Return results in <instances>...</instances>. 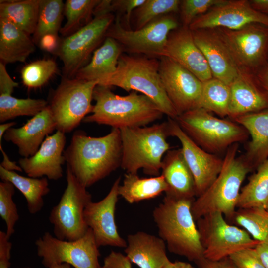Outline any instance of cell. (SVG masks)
I'll return each instance as SVG.
<instances>
[{
	"label": "cell",
	"instance_id": "f35d334b",
	"mask_svg": "<svg viewBox=\"0 0 268 268\" xmlns=\"http://www.w3.org/2000/svg\"><path fill=\"white\" fill-rule=\"evenodd\" d=\"M57 66L52 59H42L31 62L21 70L23 84L29 89L43 86L57 72Z\"/></svg>",
	"mask_w": 268,
	"mask_h": 268
},
{
	"label": "cell",
	"instance_id": "1f68e13d",
	"mask_svg": "<svg viewBox=\"0 0 268 268\" xmlns=\"http://www.w3.org/2000/svg\"><path fill=\"white\" fill-rule=\"evenodd\" d=\"M257 168L256 172L248 178L247 184L241 188L237 208H267L268 204V158Z\"/></svg>",
	"mask_w": 268,
	"mask_h": 268
},
{
	"label": "cell",
	"instance_id": "836d02e7",
	"mask_svg": "<svg viewBox=\"0 0 268 268\" xmlns=\"http://www.w3.org/2000/svg\"><path fill=\"white\" fill-rule=\"evenodd\" d=\"M65 4L62 0H41L38 21L32 39L36 44L46 35L58 36Z\"/></svg>",
	"mask_w": 268,
	"mask_h": 268
},
{
	"label": "cell",
	"instance_id": "d6a6232c",
	"mask_svg": "<svg viewBox=\"0 0 268 268\" xmlns=\"http://www.w3.org/2000/svg\"><path fill=\"white\" fill-rule=\"evenodd\" d=\"M230 99V85L214 77L202 82L200 108L224 118L228 116Z\"/></svg>",
	"mask_w": 268,
	"mask_h": 268
},
{
	"label": "cell",
	"instance_id": "c3c4849f",
	"mask_svg": "<svg viewBox=\"0 0 268 268\" xmlns=\"http://www.w3.org/2000/svg\"><path fill=\"white\" fill-rule=\"evenodd\" d=\"M195 264L199 268H238L230 257L216 261L204 257Z\"/></svg>",
	"mask_w": 268,
	"mask_h": 268
},
{
	"label": "cell",
	"instance_id": "6da1fadb",
	"mask_svg": "<svg viewBox=\"0 0 268 268\" xmlns=\"http://www.w3.org/2000/svg\"><path fill=\"white\" fill-rule=\"evenodd\" d=\"M64 155L68 167L79 182L88 188L121 167L120 131L112 128L106 135L88 136L75 131Z\"/></svg>",
	"mask_w": 268,
	"mask_h": 268
},
{
	"label": "cell",
	"instance_id": "9c48e42d",
	"mask_svg": "<svg viewBox=\"0 0 268 268\" xmlns=\"http://www.w3.org/2000/svg\"><path fill=\"white\" fill-rule=\"evenodd\" d=\"M66 180L67 187L58 203L52 209L49 220L53 225L54 236L73 241L83 236L89 228L84 211L92 201V196L67 166Z\"/></svg>",
	"mask_w": 268,
	"mask_h": 268
},
{
	"label": "cell",
	"instance_id": "83f0119b",
	"mask_svg": "<svg viewBox=\"0 0 268 268\" xmlns=\"http://www.w3.org/2000/svg\"><path fill=\"white\" fill-rule=\"evenodd\" d=\"M29 35L9 21L0 18V60L4 64L24 62L35 50Z\"/></svg>",
	"mask_w": 268,
	"mask_h": 268
},
{
	"label": "cell",
	"instance_id": "2e32d148",
	"mask_svg": "<svg viewBox=\"0 0 268 268\" xmlns=\"http://www.w3.org/2000/svg\"><path fill=\"white\" fill-rule=\"evenodd\" d=\"M170 135L176 137L181 144V150L193 175L196 197L202 194L220 173L223 159L210 153L196 143L180 128L175 120L168 118Z\"/></svg>",
	"mask_w": 268,
	"mask_h": 268
},
{
	"label": "cell",
	"instance_id": "d6986e66",
	"mask_svg": "<svg viewBox=\"0 0 268 268\" xmlns=\"http://www.w3.org/2000/svg\"><path fill=\"white\" fill-rule=\"evenodd\" d=\"M161 57L178 63L202 82L213 78L207 61L196 44L189 27L182 26L169 33Z\"/></svg>",
	"mask_w": 268,
	"mask_h": 268
},
{
	"label": "cell",
	"instance_id": "f907efd6",
	"mask_svg": "<svg viewBox=\"0 0 268 268\" xmlns=\"http://www.w3.org/2000/svg\"><path fill=\"white\" fill-rule=\"evenodd\" d=\"M254 248L262 264L268 268V236L259 242Z\"/></svg>",
	"mask_w": 268,
	"mask_h": 268
},
{
	"label": "cell",
	"instance_id": "816d5d0a",
	"mask_svg": "<svg viewBox=\"0 0 268 268\" xmlns=\"http://www.w3.org/2000/svg\"><path fill=\"white\" fill-rule=\"evenodd\" d=\"M255 78L268 96V63H266L256 71Z\"/></svg>",
	"mask_w": 268,
	"mask_h": 268
},
{
	"label": "cell",
	"instance_id": "f5cc1de1",
	"mask_svg": "<svg viewBox=\"0 0 268 268\" xmlns=\"http://www.w3.org/2000/svg\"><path fill=\"white\" fill-rule=\"evenodd\" d=\"M249 2L254 9L268 16V0H252Z\"/></svg>",
	"mask_w": 268,
	"mask_h": 268
},
{
	"label": "cell",
	"instance_id": "9f6ffc18",
	"mask_svg": "<svg viewBox=\"0 0 268 268\" xmlns=\"http://www.w3.org/2000/svg\"><path fill=\"white\" fill-rule=\"evenodd\" d=\"M266 209L268 211V204Z\"/></svg>",
	"mask_w": 268,
	"mask_h": 268
},
{
	"label": "cell",
	"instance_id": "4fadbf2b",
	"mask_svg": "<svg viewBox=\"0 0 268 268\" xmlns=\"http://www.w3.org/2000/svg\"><path fill=\"white\" fill-rule=\"evenodd\" d=\"M112 13L94 17L85 26L60 41L55 53L64 64V77L74 78L100 44L115 21Z\"/></svg>",
	"mask_w": 268,
	"mask_h": 268
},
{
	"label": "cell",
	"instance_id": "8d00e7d4",
	"mask_svg": "<svg viewBox=\"0 0 268 268\" xmlns=\"http://www.w3.org/2000/svg\"><path fill=\"white\" fill-rule=\"evenodd\" d=\"M48 105L45 100L19 99L11 95H0V122L5 121L20 116H34Z\"/></svg>",
	"mask_w": 268,
	"mask_h": 268
},
{
	"label": "cell",
	"instance_id": "cb8c5ba5",
	"mask_svg": "<svg viewBox=\"0 0 268 268\" xmlns=\"http://www.w3.org/2000/svg\"><path fill=\"white\" fill-rule=\"evenodd\" d=\"M167 246L159 237L144 231L129 234L125 255L140 268H163L169 260Z\"/></svg>",
	"mask_w": 268,
	"mask_h": 268
},
{
	"label": "cell",
	"instance_id": "b9f144b4",
	"mask_svg": "<svg viewBox=\"0 0 268 268\" xmlns=\"http://www.w3.org/2000/svg\"><path fill=\"white\" fill-rule=\"evenodd\" d=\"M229 257L238 268H266L254 248L243 249Z\"/></svg>",
	"mask_w": 268,
	"mask_h": 268
},
{
	"label": "cell",
	"instance_id": "5b68a950",
	"mask_svg": "<svg viewBox=\"0 0 268 268\" xmlns=\"http://www.w3.org/2000/svg\"><path fill=\"white\" fill-rule=\"evenodd\" d=\"M159 68L156 58L122 54L116 71L98 85L140 92L155 102L168 118L175 119L179 115L164 90Z\"/></svg>",
	"mask_w": 268,
	"mask_h": 268
},
{
	"label": "cell",
	"instance_id": "44dd1931",
	"mask_svg": "<svg viewBox=\"0 0 268 268\" xmlns=\"http://www.w3.org/2000/svg\"><path fill=\"white\" fill-rule=\"evenodd\" d=\"M194 41L203 54L213 77L230 85L239 68L216 29L192 31Z\"/></svg>",
	"mask_w": 268,
	"mask_h": 268
},
{
	"label": "cell",
	"instance_id": "ee69618b",
	"mask_svg": "<svg viewBox=\"0 0 268 268\" xmlns=\"http://www.w3.org/2000/svg\"><path fill=\"white\" fill-rule=\"evenodd\" d=\"M102 268H132L128 257L119 252L112 251L104 258Z\"/></svg>",
	"mask_w": 268,
	"mask_h": 268
},
{
	"label": "cell",
	"instance_id": "277c9868",
	"mask_svg": "<svg viewBox=\"0 0 268 268\" xmlns=\"http://www.w3.org/2000/svg\"><path fill=\"white\" fill-rule=\"evenodd\" d=\"M238 147L235 143L227 149L217 177L194 201L192 212L196 221L214 212H220L228 219L237 209L242 184L253 169L243 156L238 157Z\"/></svg>",
	"mask_w": 268,
	"mask_h": 268
},
{
	"label": "cell",
	"instance_id": "4316f807",
	"mask_svg": "<svg viewBox=\"0 0 268 268\" xmlns=\"http://www.w3.org/2000/svg\"><path fill=\"white\" fill-rule=\"evenodd\" d=\"M122 49L115 40L106 37L103 44L94 51L90 62L78 71L75 77L98 81L99 84L116 71Z\"/></svg>",
	"mask_w": 268,
	"mask_h": 268
},
{
	"label": "cell",
	"instance_id": "f1b7e54d",
	"mask_svg": "<svg viewBox=\"0 0 268 268\" xmlns=\"http://www.w3.org/2000/svg\"><path fill=\"white\" fill-rule=\"evenodd\" d=\"M168 185L160 174L150 178H140L137 174L126 173L122 184L119 187V195L130 204L139 202L166 192Z\"/></svg>",
	"mask_w": 268,
	"mask_h": 268
},
{
	"label": "cell",
	"instance_id": "11a10c76",
	"mask_svg": "<svg viewBox=\"0 0 268 268\" xmlns=\"http://www.w3.org/2000/svg\"><path fill=\"white\" fill-rule=\"evenodd\" d=\"M48 268H73V267L68 264L62 263L54 265Z\"/></svg>",
	"mask_w": 268,
	"mask_h": 268
},
{
	"label": "cell",
	"instance_id": "7dc6e473",
	"mask_svg": "<svg viewBox=\"0 0 268 268\" xmlns=\"http://www.w3.org/2000/svg\"><path fill=\"white\" fill-rule=\"evenodd\" d=\"M5 64L0 62V95H11L18 83L12 80L8 74Z\"/></svg>",
	"mask_w": 268,
	"mask_h": 268
},
{
	"label": "cell",
	"instance_id": "ab89813d",
	"mask_svg": "<svg viewBox=\"0 0 268 268\" xmlns=\"http://www.w3.org/2000/svg\"><path fill=\"white\" fill-rule=\"evenodd\" d=\"M15 188L9 182H0V216L5 223V232L9 239L14 233L15 224L19 219L17 206L12 198Z\"/></svg>",
	"mask_w": 268,
	"mask_h": 268
},
{
	"label": "cell",
	"instance_id": "ac0fdd59",
	"mask_svg": "<svg viewBox=\"0 0 268 268\" xmlns=\"http://www.w3.org/2000/svg\"><path fill=\"white\" fill-rule=\"evenodd\" d=\"M252 23L268 27V16L254 9L249 1H224L196 17L189 25L191 31L222 28L236 30Z\"/></svg>",
	"mask_w": 268,
	"mask_h": 268
},
{
	"label": "cell",
	"instance_id": "680465c9",
	"mask_svg": "<svg viewBox=\"0 0 268 268\" xmlns=\"http://www.w3.org/2000/svg\"><path fill=\"white\" fill-rule=\"evenodd\" d=\"M267 59H268V58H267Z\"/></svg>",
	"mask_w": 268,
	"mask_h": 268
},
{
	"label": "cell",
	"instance_id": "681fc988",
	"mask_svg": "<svg viewBox=\"0 0 268 268\" xmlns=\"http://www.w3.org/2000/svg\"><path fill=\"white\" fill-rule=\"evenodd\" d=\"M60 42L58 36L49 35L42 37L38 44L43 49L55 53Z\"/></svg>",
	"mask_w": 268,
	"mask_h": 268
},
{
	"label": "cell",
	"instance_id": "52a82bcc",
	"mask_svg": "<svg viewBox=\"0 0 268 268\" xmlns=\"http://www.w3.org/2000/svg\"><path fill=\"white\" fill-rule=\"evenodd\" d=\"M174 120L196 143L214 154L246 140L249 135L241 125L231 120L216 117L201 108L182 113Z\"/></svg>",
	"mask_w": 268,
	"mask_h": 268
},
{
	"label": "cell",
	"instance_id": "f546056e",
	"mask_svg": "<svg viewBox=\"0 0 268 268\" xmlns=\"http://www.w3.org/2000/svg\"><path fill=\"white\" fill-rule=\"evenodd\" d=\"M0 177L2 181L10 182L21 192L26 200L30 214H35L41 210L44 206L43 197L50 192L47 178L25 177L1 166Z\"/></svg>",
	"mask_w": 268,
	"mask_h": 268
},
{
	"label": "cell",
	"instance_id": "91938a15",
	"mask_svg": "<svg viewBox=\"0 0 268 268\" xmlns=\"http://www.w3.org/2000/svg\"><path fill=\"white\" fill-rule=\"evenodd\" d=\"M100 268H102L101 266V267Z\"/></svg>",
	"mask_w": 268,
	"mask_h": 268
},
{
	"label": "cell",
	"instance_id": "bcb514c9",
	"mask_svg": "<svg viewBox=\"0 0 268 268\" xmlns=\"http://www.w3.org/2000/svg\"><path fill=\"white\" fill-rule=\"evenodd\" d=\"M16 124L15 122H8L2 123L0 125V150L3 155V160L0 166L9 171H17L21 172L23 170L21 167L17 165L16 163L10 160L8 156L4 151L2 146V138L5 132L10 128Z\"/></svg>",
	"mask_w": 268,
	"mask_h": 268
},
{
	"label": "cell",
	"instance_id": "7bdbcfd3",
	"mask_svg": "<svg viewBox=\"0 0 268 268\" xmlns=\"http://www.w3.org/2000/svg\"><path fill=\"white\" fill-rule=\"evenodd\" d=\"M145 0H110L109 13L117 12L123 14L128 25H129L132 13L135 9L142 5Z\"/></svg>",
	"mask_w": 268,
	"mask_h": 268
},
{
	"label": "cell",
	"instance_id": "6f0895ef",
	"mask_svg": "<svg viewBox=\"0 0 268 268\" xmlns=\"http://www.w3.org/2000/svg\"><path fill=\"white\" fill-rule=\"evenodd\" d=\"M29 268V267H24V268Z\"/></svg>",
	"mask_w": 268,
	"mask_h": 268
},
{
	"label": "cell",
	"instance_id": "8992f818",
	"mask_svg": "<svg viewBox=\"0 0 268 268\" xmlns=\"http://www.w3.org/2000/svg\"><path fill=\"white\" fill-rule=\"evenodd\" d=\"M122 141L121 167L127 173L142 169L150 176L159 175L163 157L170 150L168 123L119 129Z\"/></svg>",
	"mask_w": 268,
	"mask_h": 268
},
{
	"label": "cell",
	"instance_id": "60d3db41",
	"mask_svg": "<svg viewBox=\"0 0 268 268\" xmlns=\"http://www.w3.org/2000/svg\"><path fill=\"white\" fill-rule=\"evenodd\" d=\"M224 0H183L180 5L181 19L183 26L189 27L197 17L221 3Z\"/></svg>",
	"mask_w": 268,
	"mask_h": 268
},
{
	"label": "cell",
	"instance_id": "db71d44e",
	"mask_svg": "<svg viewBox=\"0 0 268 268\" xmlns=\"http://www.w3.org/2000/svg\"><path fill=\"white\" fill-rule=\"evenodd\" d=\"M163 268H195L191 264L184 261L172 262L169 260Z\"/></svg>",
	"mask_w": 268,
	"mask_h": 268
},
{
	"label": "cell",
	"instance_id": "7402d4cb",
	"mask_svg": "<svg viewBox=\"0 0 268 268\" xmlns=\"http://www.w3.org/2000/svg\"><path fill=\"white\" fill-rule=\"evenodd\" d=\"M55 130L56 124L48 105L22 127L9 128L3 137L16 145L19 154L27 158L36 153L48 134Z\"/></svg>",
	"mask_w": 268,
	"mask_h": 268
},
{
	"label": "cell",
	"instance_id": "8fae6325",
	"mask_svg": "<svg viewBox=\"0 0 268 268\" xmlns=\"http://www.w3.org/2000/svg\"><path fill=\"white\" fill-rule=\"evenodd\" d=\"M37 255L48 268L67 263L73 268H100V252L92 230L73 241L63 240L45 232L35 241Z\"/></svg>",
	"mask_w": 268,
	"mask_h": 268
},
{
	"label": "cell",
	"instance_id": "7a4b0ae2",
	"mask_svg": "<svg viewBox=\"0 0 268 268\" xmlns=\"http://www.w3.org/2000/svg\"><path fill=\"white\" fill-rule=\"evenodd\" d=\"M195 198L165 194L152 212L159 237L174 254L196 263L204 258L199 233L192 212Z\"/></svg>",
	"mask_w": 268,
	"mask_h": 268
},
{
	"label": "cell",
	"instance_id": "ba28073f",
	"mask_svg": "<svg viewBox=\"0 0 268 268\" xmlns=\"http://www.w3.org/2000/svg\"><path fill=\"white\" fill-rule=\"evenodd\" d=\"M97 85L98 81L63 77L48 103L57 131L65 134L72 131L92 112L93 91Z\"/></svg>",
	"mask_w": 268,
	"mask_h": 268
},
{
	"label": "cell",
	"instance_id": "74e56055",
	"mask_svg": "<svg viewBox=\"0 0 268 268\" xmlns=\"http://www.w3.org/2000/svg\"><path fill=\"white\" fill-rule=\"evenodd\" d=\"M180 3L179 0H145L133 12L135 30L142 28L159 17L177 12Z\"/></svg>",
	"mask_w": 268,
	"mask_h": 268
},
{
	"label": "cell",
	"instance_id": "e0dca14e",
	"mask_svg": "<svg viewBox=\"0 0 268 268\" xmlns=\"http://www.w3.org/2000/svg\"><path fill=\"white\" fill-rule=\"evenodd\" d=\"M121 177L113 183L107 195L97 202L90 201L84 211L85 223L100 246L126 248L127 241L119 234L115 221V210L118 201Z\"/></svg>",
	"mask_w": 268,
	"mask_h": 268
},
{
	"label": "cell",
	"instance_id": "484cf974",
	"mask_svg": "<svg viewBox=\"0 0 268 268\" xmlns=\"http://www.w3.org/2000/svg\"><path fill=\"white\" fill-rule=\"evenodd\" d=\"M161 170L168 187L165 194L186 198L196 196L194 180L181 148L167 152Z\"/></svg>",
	"mask_w": 268,
	"mask_h": 268
},
{
	"label": "cell",
	"instance_id": "d4e9b609",
	"mask_svg": "<svg viewBox=\"0 0 268 268\" xmlns=\"http://www.w3.org/2000/svg\"><path fill=\"white\" fill-rule=\"evenodd\" d=\"M233 121L250 135L243 157L252 169L257 168L268 158V110L245 114Z\"/></svg>",
	"mask_w": 268,
	"mask_h": 268
},
{
	"label": "cell",
	"instance_id": "e575fe53",
	"mask_svg": "<svg viewBox=\"0 0 268 268\" xmlns=\"http://www.w3.org/2000/svg\"><path fill=\"white\" fill-rule=\"evenodd\" d=\"M227 219L229 223L242 227L257 241L268 236V211L265 208H237Z\"/></svg>",
	"mask_w": 268,
	"mask_h": 268
},
{
	"label": "cell",
	"instance_id": "4dcf8cb0",
	"mask_svg": "<svg viewBox=\"0 0 268 268\" xmlns=\"http://www.w3.org/2000/svg\"><path fill=\"white\" fill-rule=\"evenodd\" d=\"M41 0H0V18L6 19L28 35L37 23Z\"/></svg>",
	"mask_w": 268,
	"mask_h": 268
},
{
	"label": "cell",
	"instance_id": "5bb4252c",
	"mask_svg": "<svg viewBox=\"0 0 268 268\" xmlns=\"http://www.w3.org/2000/svg\"><path fill=\"white\" fill-rule=\"evenodd\" d=\"M216 29L239 69L252 73L266 63L268 27L252 23L236 30Z\"/></svg>",
	"mask_w": 268,
	"mask_h": 268
},
{
	"label": "cell",
	"instance_id": "f6af8a7d",
	"mask_svg": "<svg viewBox=\"0 0 268 268\" xmlns=\"http://www.w3.org/2000/svg\"><path fill=\"white\" fill-rule=\"evenodd\" d=\"M5 232L0 231V268H10L12 243Z\"/></svg>",
	"mask_w": 268,
	"mask_h": 268
},
{
	"label": "cell",
	"instance_id": "603a6c76",
	"mask_svg": "<svg viewBox=\"0 0 268 268\" xmlns=\"http://www.w3.org/2000/svg\"><path fill=\"white\" fill-rule=\"evenodd\" d=\"M230 87L228 117L231 120L245 114L268 110V96L253 73L240 69Z\"/></svg>",
	"mask_w": 268,
	"mask_h": 268
},
{
	"label": "cell",
	"instance_id": "d590c367",
	"mask_svg": "<svg viewBox=\"0 0 268 268\" xmlns=\"http://www.w3.org/2000/svg\"><path fill=\"white\" fill-rule=\"evenodd\" d=\"M100 0H67L65 4L64 14L67 22L60 32L66 37L90 22L93 11Z\"/></svg>",
	"mask_w": 268,
	"mask_h": 268
},
{
	"label": "cell",
	"instance_id": "3957f363",
	"mask_svg": "<svg viewBox=\"0 0 268 268\" xmlns=\"http://www.w3.org/2000/svg\"><path fill=\"white\" fill-rule=\"evenodd\" d=\"M93 99L95 101L91 114L83 120L121 129L146 126L162 118L164 113L150 98L137 92L126 96L113 93L110 87L97 85Z\"/></svg>",
	"mask_w": 268,
	"mask_h": 268
},
{
	"label": "cell",
	"instance_id": "30bf717a",
	"mask_svg": "<svg viewBox=\"0 0 268 268\" xmlns=\"http://www.w3.org/2000/svg\"><path fill=\"white\" fill-rule=\"evenodd\" d=\"M205 258L219 260L259 242L243 229L230 224L220 212L206 214L196 221Z\"/></svg>",
	"mask_w": 268,
	"mask_h": 268
},
{
	"label": "cell",
	"instance_id": "9a60e30c",
	"mask_svg": "<svg viewBox=\"0 0 268 268\" xmlns=\"http://www.w3.org/2000/svg\"><path fill=\"white\" fill-rule=\"evenodd\" d=\"M159 71L166 94L179 115L200 108L202 82L166 57L159 58Z\"/></svg>",
	"mask_w": 268,
	"mask_h": 268
},
{
	"label": "cell",
	"instance_id": "ffe728a7",
	"mask_svg": "<svg viewBox=\"0 0 268 268\" xmlns=\"http://www.w3.org/2000/svg\"><path fill=\"white\" fill-rule=\"evenodd\" d=\"M66 143L65 134L59 131L45 139L36 153L33 156L22 158L19 166L28 177L57 180L63 176L62 165Z\"/></svg>",
	"mask_w": 268,
	"mask_h": 268
},
{
	"label": "cell",
	"instance_id": "7c38bea8",
	"mask_svg": "<svg viewBox=\"0 0 268 268\" xmlns=\"http://www.w3.org/2000/svg\"><path fill=\"white\" fill-rule=\"evenodd\" d=\"M178 25L175 18L167 14L155 19L141 29L133 30L122 25L118 14L105 36L115 40L129 52L160 58L169 33L178 28Z\"/></svg>",
	"mask_w": 268,
	"mask_h": 268
}]
</instances>
